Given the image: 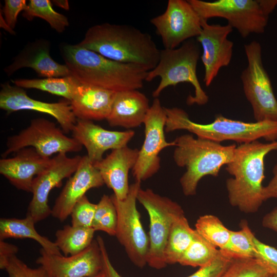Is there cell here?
I'll list each match as a JSON object with an SVG mask.
<instances>
[{"label":"cell","mask_w":277,"mask_h":277,"mask_svg":"<svg viewBox=\"0 0 277 277\" xmlns=\"http://www.w3.org/2000/svg\"><path fill=\"white\" fill-rule=\"evenodd\" d=\"M248 65L241 79L245 97L251 105L255 122L277 121V100L262 62V47L253 41L244 45Z\"/></svg>","instance_id":"obj_8"},{"label":"cell","mask_w":277,"mask_h":277,"mask_svg":"<svg viewBox=\"0 0 277 277\" xmlns=\"http://www.w3.org/2000/svg\"><path fill=\"white\" fill-rule=\"evenodd\" d=\"M262 225L277 233V207L264 216Z\"/></svg>","instance_id":"obj_43"},{"label":"cell","mask_w":277,"mask_h":277,"mask_svg":"<svg viewBox=\"0 0 277 277\" xmlns=\"http://www.w3.org/2000/svg\"><path fill=\"white\" fill-rule=\"evenodd\" d=\"M96 240L98 243L103 262L102 271L106 277H122L112 265L109 259L105 242L101 236H97Z\"/></svg>","instance_id":"obj_40"},{"label":"cell","mask_w":277,"mask_h":277,"mask_svg":"<svg viewBox=\"0 0 277 277\" xmlns=\"http://www.w3.org/2000/svg\"><path fill=\"white\" fill-rule=\"evenodd\" d=\"M258 2L264 14L268 17L277 6V0H258Z\"/></svg>","instance_id":"obj_44"},{"label":"cell","mask_w":277,"mask_h":277,"mask_svg":"<svg viewBox=\"0 0 277 277\" xmlns=\"http://www.w3.org/2000/svg\"><path fill=\"white\" fill-rule=\"evenodd\" d=\"M273 274L255 258L232 259L220 277H271Z\"/></svg>","instance_id":"obj_34"},{"label":"cell","mask_w":277,"mask_h":277,"mask_svg":"<svg viewBox=\"0 0 277 277\" xmlns=\"http://www.w3.org/2000/svg\"><path fill=\"white\" fill-rule=\"evenodd\" d=\"M92 277H106L105 276V274L104 273V272H103V271H102L100 273H99L98 274L94 276H92Z\"/></svg>","instance_id":"obj_47"},{"label":"cell","mask_w":277,"mask_h":277,"mask_svg":"<svg viewBox=\"0 0 277 277\" xmlns=\"http://www.w3.org/2000/svg\"><path fill=\"white\" fill-rule=\"evenodd\" d=\"M72 135L87 152V156L94 164L102 160L104 152L127 146L135 132L111 131L94 124L92 121L77 119Z\"/></svg>","instance_id":"obj_19"},{"label":"cell","mask_w":277,"mask_h":277,"mask_svg":"<svg viewBox=\"0 0 277 277\" xmlns=\"http://www.w3.org/2000/svg\"><path fill=\"white\" fill-rule=\"evenodd\" d=\"M137 200L149 217L147 264L153 268L162 269L167 266L164 253L171 227L178 217L185 215L184 211L177 203L151 189L141 188Z\"/></svg>","instance_id":"obj_7"},{"label":"cell","mask_w":277,"mask_h":277,"mask_svg":"<svg viewBox=\"0 0 277 277\" xmlns=\"http://www.w3.org/2000/svg\"><path fill=\"white\" fill-rule=\"evenodd\" d=\"M201 24L202 30L196 41L203 49L201 58L205 70L203 82L209 86L220 69L228 66L231 61L234 44L227 37L233 28L228 24L211 25L202 19Z\"/></svg>","instance_id":"obj_17"},{"label":"cell","mask_w":277,"mask_h":277,"mask_svg":"<svg viewBox=\"0 0 277 277\" xmlns=\"http://www.w3.org/2000/svg\"><path fill=\"white\" fill-rule=\"evenodd\" d=\"M188 1L201 19L208 21L212 17L224 18L243 38L252 33H263L267 25L268 17L262 11L258 0Z\"/></svg>","instance_id":"obj_11"},{"label":"cell","mask_w":277,"mask_h":277,"mask_svg":"<svg viewBox=\"0 0 277 277\" xmlns=\"http://www.w3.org/2000/svg\"><path fill=\"white\" fill-rule=\"evenodd\" d=\"M1 27L4 28L6 31H8L10 33L14 34H15L13 30L11 29L8 25L6 23L5 19L3 17H2V15H1Z\"/></svg>","instance_id":"obj_46"},{"label":"cell","mask_w":277,"mask_h":277,"mask_svg":"<svg viewBox=\"0 0 277 277\" xmlns=\"http://www.w3.org/2000/svg\"><path fill=\"white\" fill-rule=\"evenodd\" d=\"M166 132L185 130L197 137L218 143L233 141L243 144L264 138L269 142L277 139V121L245 122L217 115L209 124H203L191 121L188 113L177 107L165 108Z\"/></svg>","instance_id":"obj_5"},{"label":"cell","mask_w":277,"mask_h":277,"mask_svg":"<svg viewBox=\"0 0 277 277\" xmlns=\"http://www.w3.org/2000/svg\"><path fill=\"white\" fill-rule=\"evenodd\" d=\"M96 208V204L91 203L86 195L84 196L76 203L71 211V225L92 227Z\"/></svg>","instance_id":"obj_35"},{"label":"cell","mask_w":277,"mask_h":277,"mask_svg":"<svg viewBox=\"0 0 277 277\" xmlns=\"http://www.w3.org/2000/svg\"><path fill=\"white\" fill-rule=\"evenodd\" d=\"M82 156L70 157L66 153H58L51 160L49 165L34 179L32 184V199L29 204L27 215L31 216L35 223L51 214L48 204L50 192L60 187L62 181L69 178L76 171Z\"/></svg>","instance_id":"obj_14"},{"label":"cell","mask_w":277,"mask_h":277,"mask_svg":"<svg viewBox=\"0 0 277 277\" xmlns=\"http://www.w3.org/2000/svg\"><path fill=\"white\" fill-rule=\"evenodd\" d=\"M220 250L217 248L195 230L191 244L178 263L183 266L202 267L211 263L217 256Z\"/></svg>","instance_id":"obj_29"},{"label":"cell","mask_w":277,"mask_h":277,"mask_svg":"<svg viewBox=\"0 0 277 277\" xmlns=\"http://www.w3.org/2000/svg\"><path fill=\"white\" fill-rule=\"evenodd\" d=\"M116 93L78 82L75 94L70 101L72 111L78 120H106L110 113Z\"/></svg>","instance_id":"obj_23"},{"label":"cell","mask_w":277,"mask_h":277,"mask_svg":"<svg viewBox=\"0 0 277 277\" xmlns=\"http://www.w3.org/2000/svg\"><path fill=\"white\" fill-rule=\"evenodd\" d=\"M141 188V182L135 181L130 185L124 200H118L113 194L111 197L117 213L115 236L132 263L143 268L147 264L149 240L136 208L137 195Z\"/></svg>","instance_id":"obj_9"},{"label":"cell","mask_w":277,"mask_h":277,"mask_svg":"<svg viewBox=\"0 0 277 277\" xmlns=\"http://www.w3.org/2000/svg\"><path fill=\"white\" fill-rule=\"evenodd\" d=\"M27 4L25 0H5L3 8L5 21L8 26L13 30L15 28L18 14L24 11Z\"/></svg>","instance_id":"obj_39"},{"label":"cell","mask_w":277,"mask_h":277,"mask_svg":"<svg viewBox=\"0 0 277 277\" xmlns=\"http://www.w3.org/2000/svg\"><path fill=\"white\" fill-rule=\"evenodd\" d=\"M18 248L13 244L5 242L0 240V268L5 269L9 261L15 255Z\"/></svg>","instance_id":"obj_41"},{"label":"cell","mask_w":277,"mask_h":277,"mask_svg":"<svg viewBox=\"0 0 277 277\" xmlns=\"http://www.w3.org/2000/svg\"><path fill=\"white\" fill-rule=\"evenodd\" d=\"M36 263L44 268L49 277H92L103 269L96 239L84 250L72 255L49 253L41 248Z\"/></svg>","instance_id":"obj_16"},{"label":"cell","mask_w":277,"mask_h":277,"mask_svg":"<svg viewBox=\"0 0 277 277\" xmlns=\"http://www.w3.org/2000/svg\"><path fill=\"white\" fill-rule=\"evenodd\" d=\"M231 259L220 250L217 256L211 263L200 267L187 277H220L229 265Z\"/></svg>","instance_id":"obj_38"},{"label":"cell","mask_w":277,"mask_h":277,"mask_svg":"<svg viewBox=\"0 0 277 277\" xmlns=\"http://www.w3.org/2000/svg\"><path fill=\"white\" fill-rule=\"evenodd\" d=\"M271 277H277V273L274 274Z\"/></svg>","instance_id":"obj_48"},{"label":"cell","mask_w":277,"mask_h":277,"mask_svg":"<svg viewBox=\"0 0 277 277\" xmlns=\"http://www.w3.org/2000/svg\"><path fill=\"white\" fill-rule=\"evenodd\" d=\"M195 232L185 215L178 217L171 227L164 250L167 265L178 263L191 244Z\"/></svg>","instance_id":"obj_26"},{"label":"cell","mask_w":277,"mask_h":277,"mask_svg":"<svg viewBox=\"0 0 277 277\" xmlns=\"http://www.w3.org/2000/svg\"><path fill=\"white\" fill-rule=\"evenodd\" d=\"M77 44L110 60L140 65L148 71L155 67L160 57L161 50L151 35L128 25L92 26Z\"/></svg>","instance_id":"obj_2"},{"label":"cell","mask_w":277,"mask_h":277,"mask_svg":"<svg viewBox=\"0 0 277 277\" xmlns=\"http://www.w3.org/2000/svg\"><path fill=\"white\" fill-rule=\"evenodd\" d=\"M277 150V141L267 143L258 140L236 146L232 160L226 170L233 177L226 182L229 202L245 213L257 212L263 202L264 160Z\"/></svg>","instance_id":"obj_3"},{"label":"cell","mask_w":277,"mask_h":277,"mask_svg":"<svg viewBox=\"0 0 277 277\" xmlns=\"http://www.w3.org/2000/svg\"><path fill=\"white\" fill-rule=\"evenodd\" d=\"M95 231L92 227L66 225L56 231L54 243L65 256L76 254L91 245Z\"/></svg>","instance_id":"obj_27"},{"label":"cell","mask_w":277,"mask_h":277,"mask_svg":"<svg viewBox=\"0 0 277 277\" xmlns=\"http://www.w3.org/2000/svg\"><path fill=\"white\" fill-rule=\"evenodd\" d=\"M49 120L39 117L32 120L29 125L18 133L7 138L6 149L1 154L6 158L26 147H33L43 156L50 157L53 154L77 152L83 146Z\"/></svg>","instance_id":"obj_10"},{"label":"cell","mask_w":277,"mask_h":277,"mask_svg":"<svg viewBox=\"0 0 277 277\" xmlns=\"http://www.w3.org/2000/svg\"><path fill=\"white\" fill-rule=\"evenodd\" d=\"M138 151L126 146L112 150L105 158L93 164L104 184L113 191V195L118 200H123L128 195V174L135 165Z\"/></svg>","instance_id":"obj_21"},{"label":"cell","mask_w":277,"mask_h":277,"mask_svg":"<svg viewBox=\"0 0 277 277\" xmlns=\"http://www.w3.org/2000/svg\"><path fill=\"white\" fill-rule=\"evenodd\" d=\"M104 184L98 170L87 155L82 156L78 167L66 182L51 209V214L61 222L69 215L76 203L87 191Z\"/></svg>","instance_id":"obj_18"},{"label":"cell","mask_w":277,"mask_h":277,"mask_svg":"<svg viewBox=\"0 0 277 277\" xmlns=\"http://www.w3.org/2000/svg\"><path fill=\"white\" fill-rule=\"evenodd\" d=\"M51 3L49 0H30L22 15L29 21L35 17L41 18L57 32L62 33L69 26L68 19L66 16L56 12Z\"/></svg>","instance_id":"obj_32"},{"label":"cell","mask_w":277,"mask_h":277,"mask_svg":"<svg viewBox=\"0 0 277 277\" xmlns=\"http://www.w3.org/2000/svg\"><path fill=\"white\" fill-rule=\"evenodd\" d=\"M117 225V213L115 207L111 197L104 194L96 208L92 227L95 231H102L108 234L115 235Z\"/></svg>","instance_id":"obj_33"},{"label":"cell","mask_w":277,"mask_h":277,"mask_svg":"<svg viewBox=\"0 0 277 277\" xmlns=\"http://www.w3.org/2000/svg\"><path fill=\"white\" fill-rule=\"evenodd\" d=\"M166 118L165 107L162 106L159 98H155L144 122V141L132 169L135 181L141 183L157 173L161 167L160 153L167 147L176 146L174 141L169 142L166 140Z\"/></svg>","instance_id":"obj_12"},{"label":"cell","mask_w":277,"mask_h":277,"mask_svg":"<svg viewBox=\"0 0 277 277\" xmlns=\"http://www.w3.org/2000/svg\"><path fill=\"white\" fill-rule=\"evenodd\" d=\"M60 51L70 75L82 84L118 92L141 89L146 81L148 71L140 65L110 60L77 44H63Z\"/></svg>","instance_id":"obj_1"},{"label":"cell","mask_w":277,"mask_h":277,"mask_svg":"<svg viewBox=\"0 0 277 277\" xmlns=\"http://www.w3.org/2000/svg\"><path fill=\"white\" fill-rule=\"evenodd\" d=\"M150 22L166 49L197 37L202 30L201 19L188 0H169L165 11Z\"/></svg>","instance_id":"obj_13"},{"label":"cell","mask_w":277,"mask_h":277,"mask_svg":"<svg viewBox=\"0 0 277 277\" xmlns=\"http://www.w3.org/2000/svg\"><path fill=\"white\" fill-rule=\"evenodd\" d=\"M173 157L175 163L186 171L180 180L186 196L196 194L199 181L204 176H217L222 167L233 159L236 146H227L191 134L177 137Z\"/></svg>","instance_id":"obj_4"},{"label":"cell","mask_w":277,"mask_h":277,"mask_svg":"<svg viewBox=\"0 0 277 277\" xmlns=\"http://www.w3.org/2000/svg\"><path fill=\"white\" fill-rule=\"evenodd\" d=\"M51 160L33 147L24 148L13 157L0 160V173L17 189L31 192L34 179L49 165Z\"/></svg>","instance_id":"obj_20"},{"label":"cell","mask_w":277,"mask_h":277,"mask_svg":"<svg viewBox=\"0 0 277 277\" xmlns=\"http://www.w3.org/2000/svg\"><path fill=\"white\" fill-rule=\"evenodd\" d=\"M252 241L254 258L273 274L277 273V249L260 241L254 234Z\"/></svg>","instance_id":"obj_36"},{"label":"cell","mask_w":277,"mask_h":277,"mask_svg":"<svg viewBox=\"0 0 277 277\" xmlns=\"http://www.w3.org/2000/svg\"><path fill=\"white\" fill-rule=\"evenodd\" d=\"M194 229L220 250L225 248L231 232V230L227 228L218 217L212 214L200 216L196 221Z\"/></svg>","instance_id":"obj_30"},{"label":"cell","mask_w":277,"mask_h":277,"mask_svg":"<svg viewBox=\"0 0 277 277\" xmlns=\"http://www.w3.org/2000/svg\"><path fill=\"white\" fill-rule=\"evenodd\" d=\"M150 107L148 97L138 90L118 92L106 120L112 127L135 128L144 124Z\"/></svg>","instance_id":"obj_24"},{"label":"cell","mask_w":277,"mask_h":277,"mask_svg":"<svg viewBox=\"0 0 277 277\" xmlns=\"http://www.w3.org/2000/svg\"><path fill=\"white\" fill-rule=\"evenodd\" d=\"M239 230H231L228 244L220 250L231 259L254 258L252 241L254 233L246 221H242Z\"/></svg>","instance_id":"obj_31"},{"label":"cell","mask_w":277,"mask_h":277,"mask_svg":"<svg viewBox=\"0 0 277 277\" xmlns=\"http://www.w3.org/2000/svg\"><path fill=\"white\" fill-rule=\"evenodd\" d=\"M5 270L7 272L9 277H49L42 266L31 268L16 255L10 259Z\"/></svg>","instance_id":"obj_37"},{"label":"cell","mask_w":277,"mask_h":277,"mask_svg":"<svg viewBox=\"0 0 277 277\" xmlns=\"http://www.w3.org/2000/svg\"><path fill=\"white\" fill-rule=\"evenodd\" d=\"M0 108L7 114L19 110H33L53 116L65 133L71 132L77 118L70 101L64 99L56 103H47L29 96L24 89L7 82L1 85Z\"/></svg>","instance_id":"obj_15"},{"label":"cell","mask_w":277,"mask_h":277,"mask_svg":"<svg viewBox=\"0 0 277 277\" xmlns=\"http://www.w3.org/2000/svg\"><path fill=\"white\" fill-rule=\"evenodd\" d=\"M272 173L273 177L267 185L263 188V196L264 201L272 198L277 199V163L273 168Z\"/></svg>","instance_id":"obj_42"},{"label":"cell","mask_w":277,"mask_h":277,"mask_svg":"<svg viewBox=\"0 0 277 277\" xmlns=\"http://www.w3.org/2000/svg\"><path fill=\"white\" fill-rule=\"evenodd\" d=\"M35 222L29 216L22 219L1 218L0 240L8 238L30 239L35 241L45 251L49 253L62 254L54 242L41 235L35 229Z\"/></svg>","instance_id":"obj_25"},{"label":"cell","mask_w":277,"mask_h":277,"mask_svg":"<svg viewBox=\"0 0 277 277\" xmlns=\"http://www.w3.org/2000/svg\"><path fill=\"white\" fill-rule=\"evenodd\" d=\"M50 44L47 40L39 39L28 44L16 56L13 62L4 68L10 76L17 70L30 68L38 75L47 77H61L70 75L67 66L55 62L50 55Z\"/></svg>","instance_id":"obj_22"},{"label":"cell","mask_w":277,"mask_h":277,"mask_svg":"<svg viewBox=\"0 0 277 277\" xmlns=\"http://www.w3.org/2000/svg\"><path fill=\"white\" fill-rule=\"evenodd\" d=\"M12 82L20 88L46 91L62 96L69 101L73 98L78 85V81L71 75L42 79H16Z\"/></svg>","instance_id":"obj_28"},{"label":"cell","mask_w":277,"mask_h":277,"mask_svg":"<svg viewBox=\"0 0 277 277\" xmlns=\"http://www.w3.org/2000/svg\"><path fill=\"white\" fill-rule=\"evenodd\" d=\"M52 3L57 6L62 8L66 10L69 9V5L68 1L66 0H56L52 1Z\"/></svg>","instance_id":"obj_45"},{"label":"cell","mask_w":277,"mask_h":277,"mask_svg":"<svg viewBox=\"0 0 277 277\" xmlns=\"http://www.w3.org/2000/svg\"><path fill=\"white\" fill-rule=\"evenodd\" d=\"M200 56L199 42L193 38L185 41L176 48L161 50L159 63L148 72L146 78V82H151L157 77L161 78L152 96L158 98L167 87L185 82L192 85L194 89V95L187 97V104L202 106L207 104L209 97L203 89L196 74Z\"/></svg>","instance_id":"obj_6"}]
</instances>
